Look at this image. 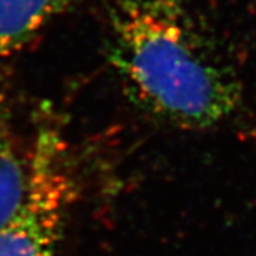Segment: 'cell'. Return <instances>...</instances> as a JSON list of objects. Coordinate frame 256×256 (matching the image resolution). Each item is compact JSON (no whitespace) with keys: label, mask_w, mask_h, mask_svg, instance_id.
<instances>
[{"label":"cell","mask_w":256,"mask_h":256,"mask_svg":"<svg viewBox=\"0 0 256 256\" xmlns=\"http://www.w3.org/2000/svg\"><path fill=\"white\" fill-rule=\"evenodd\" d=\"M106 57L146 117L210 130L242 108L238 74L181 0H107Z\"/></svg>","instance_id":"1"},{"label":"cell","mask_w":256,"mask_h":256,"mask_svg":"<svg viewBox=\"0 0 256 256\" xmlns=\"http://www.w3.org/2000/svg\"><path fill=\"white\" fill-rule=\"evenodd\" d=\"M30 181L20 210L0 226V256H62L64 222L74 200L68 150L58 128H38L28 154Z\"/></svg>","instance_id":"2"},{"label":"cell","mask_w":256,"mask_h":256,"mask_svg":"<svg viewBox=\"0 0 256 256\" xmlns=\"http://www.w3.org/2000/svg\"><path fill=\"white\" fill-rule=\"evenodd\" d=\"M80 0H0V60L16 54Z\"/></svg>","instance_id":"3"},{"label":"cell","mask_w":256,"mask_h":256,"mask_svg":"<svg viewBox=\"0 0 256 256\" xmlns=\"http://www.w3.org/2000/svg\"><path fill=\"white\" fill-rule=\"evenodd\" d=\"M28 181V156L18 148L9 101L0 92V226L23 205Z\"/></svg>","instance_id":"4"}]
</instances>
